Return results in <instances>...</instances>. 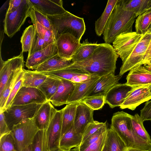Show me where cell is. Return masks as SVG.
<instances>
[{
	"label": "cell",
	"mask_w": 151,
	"mask_h": 151,
	"mask_svg": "<svg viewBox=\"0 0 151 151\" xmlns=\"http://www.w3.org/2000/svg\"><path fill=\"white\" fill-rule=\"evenodd\" d=\"M29 17L31 20H33L38 22L45 27L55 32L56 33L47 16L31 6L29 10Z\"/></svg>",
	"instance_id": "cell-40"
},
{
	"label": "cell",
	"mask_w": 151,
	"mask_h": 151,
	"mask_svg": "<svg viewBox=\"0 0 151 151\" xmlns=\"http://www.w3.org/2000/svg\"><path fill=\"white\" fill-rule=\"evenodd\" d=\"M150 99L151 94L148 85L133 87L120 108L134 110L141 104Z\"/></svg>",
	"instance_id": "cell-12"
},
{
	"label": "cell",
	"mask_w": 151,
	"mask_h": 151,
	"mask_svg": "<svg viewBox=\"0 0 151 151\" xmlns=\"http://www.w3.org/2000/svg\"><path fill=\"white\" fill-rule=\"evenodd\" d=\"M100 77L93 76L89 80L83 83H75V87L67 104L77 103L85 98L90 89Z\"/></svg>",
	"instance_id": "cell-25"
},
{
	"label": "cell",
	"mask_w": 151,
	"mask_h": 151,
	"mask_svg": "<svg viewBox=\"0 0 151 151\" xmlns=\"http://www.w3.org/2000/svg\"><path fill=\"white\" fill-rule=\"evenodd\" d=\"M23 52L5 61L0 60V96L2 95L4 87L12 73L16 70L24 66Z\"/></svg>",
	"instance_id": "cell-13"
},
{
	"label": "cell",
	"mask_w": 151,
	"mask_h": 151,
	"mask_svg": "<svg viewBox=\"0 0 151 151\" xmlns=\"http://www.w3.org/2000/svg\"><path fill=\"white\" fill-rule=\"evenodd\" d=\"M61 83V79L47 76L45 80L37 88L43 93L47 101H49L55 93Z\"/></svg>",
	"instance_id": "cell-33"
},
{
	"label": "cell",
	"mask_w": 151,
	"mask_h": 151,
	"mask_svg": "<svg viewBox=\"0 0 151 151\" xmlns=\"http://www.w3.org/2000/svg\"><path fill=\"white\" fill-rule=\"evenodd\" d=\"M132 121L134 131L137 136L140 139L151 145L150 137L145 129L144 122L138 114L132 115Z\"/></svg>",
	"instance_id": "cell-34"
},
{
	"label": "cell",
	"mask_w": 151,
	"mask_h": 151,
	"mask_svg": "<svg viewBox=\"0 0 151 151\" xmlns=\"http://www.w3.org/2000/svg\"><path fill=\"white\" fill-rule=\"evenodd\" d=\"M0 137L10 133L9 129L6 122L4 112L0 111Z\"/></svg>",
	"instance_id": "cell-49"
},
{
	"label": "cell",
	"mask_w": 151,
	"mask_h": 151,
	"mask_svg": "<svg viewBox=\"0 0 151 151\" xmlns=\"http://www.w3.org/2000/svg\"><path fill=\"white\" fill-rule=\"evenodd\" d=\"M108 129L106 124L81 142L78 146L72 149V151H83L91 144L98 140L101 136Z\"/></svg>",
	"instance_id": "cell-41"
},
{
	"label": "cell",
	"mask_w": 151,
	"mask_h": 151,
	"mask_svg": "<svg viewBox=\"0 0 151 151\" xmlns=\"http://www.w3.org/2000/svg\"><path fill=\"white\" fill-rule=\"evenodd\" d=\"M127 151H148V150H143L136 148H128Z\"/></svg>",
	"instance_id": "cell-52"
},
{
	"label": "cell",
	"mask_w": 151,
	"mask_h": 151,
	"mask_svg": "<svg viewBox=\"0 0 151 151\" xmlns=\"http://www.w3.org/2000/svg\"><path fill=\"white\" fill-rule=\"evenodd\" d=\"M144 66L147 70L151 72V66L148 65H144Z\"/></svg>",
	"instance_id": "cell-54"
},
{
	"label": "cell",
	"mask_w": 151,
	"mask_h": 151,
	"mask_svg": "<svg viewBox=\"0 0 151 151\" xmlns=\"http://www.w3.org/2000/svg\"><path fill=\"white\" fill-rule=\"evenodd\" d=\"M48 45L45 41L37 33L35 38L28 52V56H29L34 52L43 49Z\"/></svg>",
	"instance_id": "cell-44"
},
{
	"label": "cell",
	"mask_w": 151,
	"mask_h": 151,
	"mask_svg": "<svg viewBox=\"0 0 151 151\" xmlns=\"http://www.w3.org/2000/svg\"><path fill=\"white\" fill-rule=\"evenodd\" d=\"M106 121L105 122H100L94 120L89 124L86 128L83 134L81 142L84 141L89 136L103 127L106 124Z\"/></svg>",
	"instance_id": "cell-45"
},
{
	"label": "cell",
	"mask_w": 151,
	"mask_h": 151,
	"mask_svg": "<svg viewBox=\"0 0 151 151\" xmlns=\"http://www.w3.org/2000/svg\"><path fill=\"white\" fill-rule=\"evenodd\" d=\"M32 151H48L45 130H39L31 144Z\"/></svg>",
	"instance_id": "cell-39"
},
{
	"label": "cell",
	"mask_w": 151,
	"mask_h": 151,
	"mask_svg": "<svg viewBox=\"0 0 151 151\" xmlns=\"http://www.w3.org/2000/svg\"><path fill=\"white\" fill-rule=\"evenodd\" d=\"M151 24V10H148L138 16L135 22V32L143 35L147 31Z\"/></svg>",
	"instance_id": "cell-35"
},
{
	"label": "cell",
	"mask_w": 151,
	"mask_h": 151,
	"mask_svg": "<svg viewBox=\"0 0 151 151\" xmlns=\"http://www.w3.org/2000/svg\"><path fill=\"white\" fill-rule=\"evenodd\" d=\"M22 77L17 82L11 92L7 100L3 112L11 106L13 101L16 95L20 88L23 86Z\"/></svg>",
	"instance_id": "cell-47"
},
{
	"label": "cell",
	"mask_w": 151,
	"mask_h": 151,
	"mask_svg": "<svg viewBox=\"0 0 151 151\" xmlns=\"http://www.w3.org/2000/svg\"><path fill=\"white\" fill-rule=\"evenodd\" d=\"M105 145L106 151H127L128 149L124 142L111 127L108 129Z\"/></svg>",
	"instance_id": "cell-28"
},
{
	"label": "cell",
	"mask_w": 151,
	"mask_h": 151,
	"mask_svg": "<svg viewBox=\"0 0 151 151\" xmlns=\"http://www.w3.org/2000/svg\"><path fill=\"white\" fill-rule=\"evenodd\" d=\"M107 131L105 132L98 140L91 144L83 151H103L106 143Z\"/></svg>",
	"instance_id": "cell-46"
},
{
	"label": "cell",
	"mask_w": 151,
	"mask_h": 151,
	"mask_svg": "<svg viewBox=\"0 0 151 151\" xmlns=\"http://www.w3.org/2000/svg\"><path fill=\"white\" fill-rule=\"evenodd\" d=\"M31 21L37 33L45 40L48 45L56 42L57 35L55 32L47 28L34 20Z\"/></svg>",
	"instance_id": "cell-38"
},
{
	"label": "cell",
	"mask_w": 151,
	"mask_h": 151,
	"mask_svg": "<svg viewBox=\"0 0 151 151\" xmlns=\"http://www.w3.org/2000/svg\"><path fill=\"white\" fill-rule=\"evenodd\" d=\"M151 10V0H149L146 9V11Z\"/></svg>",
	"instance_id": "cell-53"
},
{
	"label": "cell",
	"mask_w": 151,
	"mask_h": 151,
	"mask_svg": "<svg viewBox=\"0 0 151 151\" xmlns=\"http://www.w3.org/2000/svg\"><path fill=\"white\" fill-rule=\"evenodd\" d=\"M0 151H17L11 132L0 137Z\"/></svg>",
	"instance_id": "cell-43"
},
{
	"label": "cell",
	"mask_w": 151,
	"mask_h": 151,
	"mask_svg": "<svg viewBox=\"0 0 151 151\" xmlns=\"http://www.w3.org/2000/svg\"><path fill=\"white\" fill-rule=\"evenodd\" d=\"M143 35L132 32L122 33L116 37L112 46L122 62L130 54Z\"/></svg>",
	"instance_id": "cell-9"
},
{
	"label": "cell",
	"mask_w": 151,
	"mask_h": 151,
	"mask_svg": "<svg viewBox=\"0 0 151 151\" xmlns=\"http://www.w3.org/2000/svg\"><path fill=\"white\" fill-rule=\"evenodd\" d=\"M77 103L67 104L62 109L61 137L73 125Z\"/></svg>",
	"instance_id": "cell-32"
},
{
	"label": "cell",
	"mask_w": 151,
	"mask_h": 151,
	"mask_svg": "<svg viewBox=\"0 0 151 151\" xmlns=\"http://www.w3.org/2000/svg\"><path fill=\"white\" fill-rule=\"evenodd\" d=\"M151 37L150 33L143 35L139 41L128 57L122 62L119 75L143 65V59Z\"/></svg>",
	"instance_id": "cell-8"
},
{
	"label": "cell",
	"mask_w": 151,
	"mask_h": 151,
	"mask_svg": "<svg viewBox=\"0 0 151 151\" xmlns=\"http://www.w3.org/2000/svg\"><path fill=\"white\" fill-rule=\"evenodd\" d=\"M23 0H10L6 13L12 12L17 10Z\"/></svg>",
	"instance_id": "cell-50"
},
{
	"label": "cell",
	"mask_w": 151,
	"mask_h": 151,
	"mask_svg": "<svg viewBox=\"0 0 151 151\" xmlns=\"http://www.w3.org/2000/svg\"><path fill=\"white\" fill-rule=\"evenodd\" d=\"M118 0H108L102 15L96 21L95 31L98 36H100L104 34L106 23Z\"/></svg>",
	"instance_id": "cell-31"
},
{
	"label": "cell",
	"mask_w": 151,
	"mask_h": 151,
	"mask_svg": "<svg viewBox=\"0 0 151 151\" xmlns=\"http://www.w3.org/2000/svg\"><path fill=\"white\" fill-rule=\"evenodd\" d=\"M57 110L49 101L42 104L33 117L39 130L47 129Z\"/></svg>",
	"instance_id": "cell-21"
},
{
	"label": "cell",
	"mask_w": 151,
	"mask_h": 151,
	"mask_svg": "<svg viewBox=\"0 0 151 151\" xmlns=\"http://www.w3.org/2000/svg\"><path fill=\"white\" fill-rule=\"evenodd\" d=\"M93 110L101 109L105 103L104 96L87 97L81 101Z\"/></svg>",
	"instance_id": "cell-42"
},
{
	"label": "cell",
	"mask_w": 151,
	"mask_h": 151,
	"mask_svg": "<svg viewBox=\"0 0 151 151\" xmlns=\"http://www.w3.org/2000/svg\"><path fill=\"white\" fill-rule=\"evenodd\" d=\"M119 57L110 44L101 43L88 58L82 61L76 62L71 66L101 77L111 72L115 73Z\"/></svg>",
	"instance_id": "cell-1"
},
{
	"label": "cell",
	"mask_w": 151,
	"mask_h": 151,
	"mask_svg": "<svg viewBox=\"0 0 151 151\" xmlns=\"http://www.w3.org/2000/svg\"><path fill=\"white\" fill-rule=\"evenodd\" d=\"M148 151H151V147L148 150Z\"/></svg>",
	"instance_id": "cell-61"
},
{
	"label": "cell",
	"mask_w": 151,
	"mask_h": 151,
	"mask_svg": "<svg viewBox=\"0 0 151 151\" xmlns=\"http://www.w3.org/2000/svg\"><path fill=\"white\" fill-rule=\"evenodd\" d=\"M151 60V37L144 56L143 61V65L147 64Z\"/></svg>",
	"instance_id": "cell-51"
},
{
	"label": "cell",
	"mask_w": 151,
	"mask_h": 151,
	"mask_svg": "<svg viewBox=\"0 0 151 151\" xmlns=\"http://www.w3.org/2000/svg\"><path fill=\"white\" fill-rule=\"evenodd\" d=\"M148 87L149 90V91L151 94V83L148 85Z\"/></svg>",
	"instance_id": "cell-58"
},
{
	"label": "cell",
	"mask_w": 151,
	"mask_h": 151,
	"mask_svg": "<svg viewBox=\"0 0 151 151\" xmlns=\"http://www.w3.org/2000/svg\"><path fill=\"white\" fill-rule=\"evenodd\" d=\"M42 104H31L12 106L4 111L6 124L11 130L14 125L22 120L34 117Z\"/></svg>",
	"instance_id": "cell-7"
},
{
	"label": "cell",
	"mask_w": 151,
	"mask_h": 151,
	"mask_svg": "<svg viewBox=\"0 0 151 151\" xmlns=\"http://www.w3.org/2000/svg\"><path fill=\"white\" fill-rule=\"evenodd\" d=\"M147 33H151V24L149 27L147 31L146 32Z\"/></svg>",
	"instance_id": "cell-57"
},
{
	"label": "cell",
	"mask_w": 151,
	"mask_h": 151,
	"mask_svg": "<svg viewBox=\"0 0 151 151\" xmlns=\"http://www.w3.org/2000/svg\"><path fill=\"white\" fill-rule=\"evenodd\" d=\"M58 53L55 42L28 56L25 66L29 69H35L39 65Z\"/></svg>",
	"instance_id": "cell-20"
},
{
	"label": "cell",
	"mask_w": 151,
	"mask_h": 151,
	"mask_svg": "<svg viewBox=\"0 0 151 151\" xmlns=\"http://www.w3.org/2000/svg\"><path fill=\"white\" fill-rule=\"evenodd\" d=\"M61 79V83L57 92L49 100L53 105L56 106L67 104L75 87L74 83L69 80Z\"/></svg>",
	"instance_id": "cell-23"
},
{
	"label": "cell",
	"mask_w": 151,
	"mask_h": 151,
	"mask_svg": "<svg viewBox=\"0 0 151 151\" xmlns=\"http://www.w3.org/2000/svg\"><path fill=\"white\" fill-rule=\"evenodd\" d=\"M30 5L28 0H23L18 8L9 13H6L4 20V32L8 37H12L20 30L29 17Z\"/></svg>",
	"instance_id": "cell-6"
},
{
	"label": "cell",
	"mask_w": 151,
	"mask_h": 151,
	"mask_svg": "<svg viewBox=\"0 0 151 151\" xmlns=\"http://www.w3.org/2000/svg\"><path fill=\"white\" fill-rule=\"evenodd\" d=\"M62 109L57 110L45 130L48 151H55L59 148L62 129Z\"/></svg>",
	"instance_id": "cell-10"
},
{
	"label": "cell",
	"mask_w": 151,
	"mask_h": 151,
	"mask_svg": "<svg viewBox=\"0 0 151 151\" xmlns=\"http://www.w3.org/2000/svg\"><path fill=\"white\" fill-rule=\"evenodd\" d=\"M22 151H32L31 145Z\"/></svg>",
	"instance_id": "cell-55"
},
{
	"label": "cell",
	"mask_w": 151,
	"mask_h": 151,
	"mask_svg": "<svg viewBox=\"0 0 151 151\" xmlns=\"http://www.w3.org/2000/svg\"><path fill=\"white\" fill-rule=\"evenodd\" d=\"M47 16L57 35L69 33L80 41L86 29L83 18L67 11L61 14Z\"/></svg>",
	"instance_id": "cell-4"
},
{
	"label": "cell",
	"mask_w": 151,
	"mask_h": 151,
	"mask_svg": "<svg viewBox=\"0 0 151 151\" xmlns=\"http://www.w3.org/2000/svg\"><path fill=\"white\" fill-rule=\"evenodd\" d=\"M75 63L72 59L62 58L57 53L39 65L35 70L40 73H46L65 68Z\"/></svg>",
	"instance_id": "cell-24"
},
{
	"label": "cell",
	"mask_w": 151,
	"mask_h": 151,
	"mask_svg": "<svg viewBox=\"0 0 151 151\" xmlns=\"http://www.w3.org/2000/svg\"><path fill=\"white\" fill-rule=\"evenodd\" d=\"M55 151H70V150H64L59 148Z\"/></svg>",
	"instance_id": "cell-56"
},
{
	"label": "cell",
	"mask_w": 151,
	"mask_h": 151,
	"mask_svg": "<svg viewBox=\"0 0 151 151\" xmlns=\"http://www.w3.org/2000/svg\"><path fill=\"white\" fill-rule=\"evenodd\" d=\"M147 65L151 66V60H150L148 63Z\"/></svg>",
	"instance_id": "cell-59"
},
{
	"label": "cell",
	"mask_w": 151,
	"mask_h": 151,
	"mask_svg": "<svg viewBox=\"0 0 151 151\" xmlns=\"http://www.w3.org/2000/svg\"><path fill=\"white\" fill-rule=\"evenodd\" d=\"M124 8L134 13L137 17L146 11L149 0H123Z\"/></svg>",
	"instance_id": "cell-36"
},
{
	"label": "cell",
	"mask_w": 151,
	"mask_h": 151,
	"mask_svg": "<svg viewBox=\"0 0 151 151\" xmlns=\"http://www.w3.org/2000/svg\"><path fill=\"white\" fill-rule=\"evenodd\" d=\"M140 116L143 122L151 121V99L147 101L141 110Z\"/></svg>",
	"instance_id": "cell-48"
},
{
	"label": "cell",
	"mask_w": 151,
	"mask_h": 151,
	"mask_svg": "<svg viewBox=\"0 0 151 151\" xmlns=\"http://www.w3.org/2000/svg\"><path fill=\"white\" fill-rule=\"evenodd\" d=\"M36 33V31L33 25L29 26L24 31L20 40L22 52L29 51Z\"/></svg>",
	"instance_id": "cell-37"
},
{
	"label": "cell",
	"mask_w": 151,
	"mask_h": 151,
	"mask_svg": "<svg viewBox=\"0 0 151 151\" xmlns=\"http://www.w3.org/2000/svg\"><path fill=\"white\" fill-rule=\"evenodd\" d=\"M114 72L100 77L90 89L86 97L104 96L114 86L118 83L122 76L115 75Z\"/></svg>",
	"instance_id": "cell-17"
},
{
	"label": "cell",
	"mask_w": 151,
	"mask_h": 151,
	"mask_svg": "<svg viewBox=\"0 0 151 151\" xmlns=\"http://www.w3.org/2000/svg\"><path fill=\"white\" fill-rule=\"evenodd\" d=\"M82 135L76 131L73 125L61 137L59 148L70 150L78 146L81 143Z\"/></svg>",
	"instance_id": "cell-26"
},
{
	"label": "cell",
	"mask_w": 151,
	"mask_h": 151,
	"mask_svg": "<svg viewBox=\"0 0 151 151\" xmlns=\"http://www.w3.org/2000/svg\"><path fill=\"white\" fill-rule=\"evenodd\" d=\"M23 68L15 70L12 74L6 83L2 94L0 96V111H3L9 96L17 82L22 77Z\"/></svg>",
	"instance_id": "cell-27"
},
{
	"label": "cell",
	"mask_w": 151,
	"mask_h": 151,
	"mask_svg": "<svg viewBox=\"0 0 151 151\" xmlns=\"http://www.w3.org/2000/svg\"><path fill=\"white\" fill-rule=\"evenodd\" d=\"M39 130L33 118L25 119L14 125L11 132L16 151H22L29 146Z\"/></svg>",
	"instance_id": "cell-5"
},
{
	"label": "cell",
	"mask_w": 151,
	"mask_h": 151,
	"mask_svg": "<svg viewBox=\"0 0 151 151\" xmlns=\"http://www.w3.org/2000/svg\"><path fill=\"white\" fill-rule=\"evenodd\" d=\"M93 111L82 102L77 103L73 123L76 132L82 135L88 125L94 121Z\"/></svg>",
	"instance_id": "cell-16"
},
{
	"label": "cell",
	"mask_w": 151,
	"mask_h": 151,
	"mask_svg": "<svg viewBox=\"0 0 151 151\" xmlns=\"http://www.w3.org/2000/svg\"><path fill=\"white\" fill-rule=\"evenodd\" d=\"M137 17L134 13L124 8L123 0H118L105 26L103 34L105 43L110 44L120 34L132 32Z\"/></svg>",
	"instance_id": "cell-2"
},
{
	"label": "cell",
	"mask_w": 151,
	"mask_h": 151,
	"mask_svg": "<svg viewBox=\"0 0 151 151\" xmlns=\"http://www.w3.org/2000/svg\"><path fill=\"white\" fill-rule=\"evenodd\" d=\"M132 88L126 83L116 84L105 95V103L108 104L111 108L120 106Z\"/></svg>",
	"instance_id": "cell-18"
},
{
	"label": "cell",
	"mask_w": 151,
	"mask_h": 151,
	"mask_svg": "<svg viewBox=\"0 0 151 151\" xmlns=\"http://www.w3.org/2000/svg\"><path fill=\"white\" fill-rule=\"evenodd\" d=\"M103 151H106V147L105 145L104 147V149Z\"/></svg>",
	"instance_id": "cell-60"
},
{
	"label": "cell",
	"mask_w": 151,
	"mask_h": 151,
	"mask_svg": "<svg viewBox=\"0 0 151 151\" xmlns=\"http://www.w3.org/2000/svg\"><path fill=\"white\" fill-rule=\"evenodd\" d=\"M100 44L89 42L88 39L83 41L80 44L72 57L75 62L84 61L90 57L98 47Z\"/></svg>",
	"instance_id": "cell-29"
},
{
	"label": "cell",
	"mask_w": 151,
	"mask_h": 151,
	"mask_svg": "<svg viewBox=\"0 0 151 151\" xmlns=\"http://www.w3.org/2000/svg\"><path fill=\"white\" fill-rule=\"evenodd\" d=\"M30 5L46 16L60 14L65 12L61 0H28Z\"/></svg>",
	"instance_id": "cell-19"
},
{
	"label": "cell",
	"mask_w": 151,
	"mask_h": 151,
	"mask_svg": "<svg viewBox=\"0 0 151 151\" xmlns=\"http://www.w3.org/2000/svg\"><path fill=\"white\" fill-rule=\"evenodd\" d=\"M47 101L45 95L38 88L22 86L14 99L12 106L43 104Z\"/></svg>",
	"instance_id": "cell-11"
},
{
	"label": "cell",
	"mask_w": 151,
	"mask_h": 151,
	"mask_svg": "<svg viewBox=\"0 0 151 151\" xmlns=\"http://www.w3.org/2000/svg\"><path fill=\"white\" fill-rule=\"evenodd\" d=\"M43 73L47 76L69 80L74 83L86 82L90 79L93 76L84 70L72 67L71 66L61 69Z\"/></svg>",
	"instance_id": "cell-15"
},
{
	"label": "cell",
	"mask_w": 151,
	"mask_h": 151,
	"mask_svg": "<svg viewBox=\"0 0 151 151\" xmlns=\"http://www.w3.org/2000/svg\"><path fill=\"white\" fill-rule=\"evenodd\" d=\"M23 86L26 87L37 88L47 77L45 74L35 70L31 71L23 68Z\"/></svg>",
	"instance_id": "cell-30"
},
{
	"label": "cell",
	"mask_w": 151,
	"mask_h": 151,
	"mask_svg": "<svg viewBox=\"0 0 151 151\" xmlns=\"http://www.w3.org/2000/svg\"><path fill=\"white\" fill-rule=\"evenodd\" d=\"M56 43L58 54L67 59H72L81 43L80 40L69 33L58 35Z\"/></svg>",
	"instance_id": "cell-14"
},
{
	"label": "cell",
	"mask_w": 151,
	"mask_h": 151,
	"mask_svg": "<svg viewBox=\"0 0 151 151\" xmlns=\"http://www.w3.org/2000/svg\"><path fill=\"white\" fill-rule=\"evenodd\" d=\"M126 84L134 87L151 83V72L144 66H140L130 70L126 77Z\"/></svg>",
	"instance_id": "cell-22"
},
{
	"label": "cell",
	"mask_w": 151,
	"mask_h": 151,
	"mask_svg": "<svg viewBox=\"0 0 151 151\" xmlns=\"http://www.w3.org/2000/svg\"><path fill=\"white\" fill-rule=\"evenodd\" d=\"M132 116L123 111L114 113L111 118L110 127L119 136L128 148L148 150L151 145L137 136L133 128Z\"/></svg>",
	"instance_id": "cell-3"
}]
</instances>
